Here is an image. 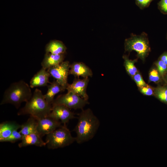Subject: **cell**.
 Wrapping results in <instances>:
<instances>
[{"label":"cell","mask_w":167,"mask_h":167,"mask_svg":"<svg viewBox=\"0 0 167 167\" xmlns=\"http://www.w3.org/2000/svg\"><path fill=\"white\" fill-rule=\"evenodd\" d=\"M78 122L74 129L78 144L88 142L96 135L100 125V121L91 109H82L79 114Z\"/></svg>","instance_id":"obj_1"},{"label":"cell","mask_w":167,"mask_h":167,"mask_svg":"<svg viewBox=\"0 0 167 167\" xmlns=\"http://www.w3.org/2000/svg\"><path fill=\"white\" fill-rule=\"evenodd\" d=\"M26 103L24 106L18 112V115L29 114L38 119L49 116L52 110V105L47 102L41 91L37 88Z\"/></svg>","instance_id":"obj_2"},{"label":"cell","mask_w":167,"mask_h":167,"mask_svg":"<svg viewBox=\"0 0 167 167\" xmlns=\"http://www.w3.org/2000/svg\"><path fill=\"white\" fill-rule=\"evenodd\" d=\"M31 88L23 80L12 83L5 91L0 105L10 104L18 109L23 102H26L32 97Z\"/></svg>","instance_id":"obj_3"},{"label":"cell","mask_w":167,"mask_h":167,"mask_svg":"<svg viewBox=\"0 0 167 167\" xmlns=\"http://www.w3.org/2000/svg\"><path fill=\"white\" fill-rule=\"evenodd\" d=\"M124 49L125 52L135 51L138 58L144 62L151 50L147 34L144 32L139 35L131 34L125 41Z\"/></svg>","instance_id":"obj_4"},{"label":"cell","mask_w":167,"mask_h":167,"mask_svg":"<svg viewBox=\"0 0 167 167\" xmlns=\"http://www.w3.org/2000/svg\"><path fill=\"white\" fill-rule=\"evenodd\" d=\"M75 141L66 125H63L46 135V145L49 149H54L68 146Z\"/></svg>","instance_id":"obj_5"},{"label":"cell","mask_w":167,"mask_h":167,"mask_svg":"<svg viewBox=\"0 0 167 167\" xmlns=\"http://www.w3.org/2000/svg\"><path fill=\"white\" fill-rule=\"evenodd\" d=\"M88 104V101L85 100L73 92H67L66 94L58 96L54 99L52 105H61L70 109L82 110L86 105Z\"/></svg>","instance_id":"obj_6"},{"label":"cell","mask_w":167,"mask_h":167,"mask_svg":"<svg viewBox=\"0 0 167 167\" xmlns=\"http://www.w3.org/2000/svg\"><path fill=\"white\" fill-rule=\"evenodd\" d=\"M70 64L69 61H63L60 64L47 70L50 76L65 90L68 84L67 78Z\"/></svg>","instance_id":"obj_7"},{"label":"cell","mask_w":167,"mask_h":167,"mask_svg":"<svg viewBox=\"0 0 167 167\" xmlns=\"http://www.w3.org/2000/svg\"><path fill=\"white\" fill-rule=\"evenodd\" d=\"M37 120V132L42 137L62 126L60 121L49 116Z\"/></svg>","instance_id":"obj_8"},{"label":"cell","mask_w":167,"mask_h":167,"mask_svg":"<svg viewBox=\"0 0 167 167\" xmlns=\"http://www.w3.org/2000/svg\"><path fill=\"white\" fill-rule=\"evenodd\" d=\"M52 106V110L49 116L60 121L63 125H66L70 120L75 118V113L66 106L61 105Z\"/></svg>","instance_id":"obj_9"},{"label":"cell","mask_w":167,"mask_h":167,"mask_svg":"<svg viewBox=\"0 0 167 167\" xmlns=\"http://www.w3.org/2000/svg\"><path fill=\"white\" fill-rule=\"evenodd\" d=\"M89 81L88 77L82 79L78 78H75L71 84H68L66 89L67 92H73L88 101L89 97L86 91Z\"/></svg>","instance_id":"obj_10"},{"label":"cell","mask_w":167,"mask_h":167,"mask_svg":"<svg viewBox=\"0 0 167 167\" xmlns=\"http://www.w3.org/2000/svg\"><path fill=\"white\" fill-rule=\"evenodd\" d=\"M50 75L47 70L42 67L32 78L30 82L31 88L48 86Z\"/></svg>","instance_id":"obj_11"},{"label":"cell","mask_w":167,"mask_h":167,"mask_svg":"<svg viewBox=\"0 0 167 167\" xmlns=\"http://www.w3.org/2000/svg\"><path fill=\"white\" fill-rule=\"evenodd\" d=\"M69 74L77 78L81 76L85 78L92 77L93 73L92 70L84 63L74 62L70 64Z\"/></svg>","instance_id":"obj_12"},{"label":"cell","mask_w":167,"mask_h":167,"mask_svg":"<svg viewBox=\"0 0 167 167\" xmlns=\"http://www.w3.org/2000/svg\"><path fill=\"white\" fill-rule=\"evenodd\" d=\"M18 145L19 148L31 145H35L39 147L46 146L45 142L42 140V137L37 133L24 135Z\"/></svg>","instance_id":"obj_13"},{"label":"cell","mask_w":167,"mask_h":167,"mask_svg":"<svg viewBox=\"0 0 167 167\" xmlns=\"http://www.w3.org/2000/svg\"><path fill=\"white\" fill-rule=\"evenodd\" d=\"M64 57V54H57L45 53L41 63L42 67L47 70L57 66L63 61Z\"/></svg>","instance_id":"obj_14"},{"label":"cell","mask_w":167,"mask_h":167,"mask_svg":"<svg viewBox=\"0 0 167 167\" xmlns=\"http://www.w3.org/2000/svg\"><path fill=\"white\" fill-rule=\"evenodd\" d=\"M48 89L44 97L47 102L52 105L55 96L58 93L64 91L65 90L55 79L49 85L47 86Z\"/></svg>","instance_id":"obj_15"},{"label":"cell","mask_w":167,"mask_h":167,"mask_svg":"<svg viewBox=\"0 0 167 167\" xmlns=\"http://www.w3.org/2000/svg\"><path fill=\"white\" fill-rule=\"evenodd\" d=\"M21 125L14 121H5L0 124V139L9 136L13 131L20 129Z\"/></svg>","instance_id":"obj_16"},{"label":"cell","mask_w":167,"mask_h":167,"mask_svg":"<svg viewBox=\"0 0 167 167\" xmlns=\"http://www.w3.org/2000/svg\"><path fill=\"white\" fill-rule=\"evenodd\" d=\"M66 47L61 41L53 40L50 41L46 45L45 53L54 54H63L66 52Z\"/></svg>","instance_id":"obj_17"},{"label":"cell","mask_w":167,"mask_h":167,"mask_svg":"<svg viewBox=\"0 0 167 167\" xmlns=\"http://www.w3.org/2000/svg\"><path fill=\"white\" fill-rule=\"evenodd\" d=\"M38 122L36 119L30 116L26 122L21 125L19 131L23 136L37 132Z\"/></svg>","instance_id":"obj_18"},{"label":"cell","mask_w":167,"mask_h":167,"mask_svg":"<svg viewBox=\"0 0 167 167\" xmlns=\"http://www.w3.org/2000/svg\"><path fill=\"white\" fill-rule=\"evenodd\" d=\"M124 60V66L127 73L132 78L139 71L135 65L137 61V59H130L126 55L123 56Z\"/></svg>","instance_id":"obj_19"},{"label":"cell","mask_w":167,"mask_h":167,"mask_svg":"<svg viewBox=\"0 0 167 167\" xmlns=\"http://www.w3.org/2000/svg\"><path fill=\"white\" fill-rule=\"evenodd\" d=\"M154 95L161 101L167 103V85L154 88Z\"/></svg>","instance_id":"obj_20"},{"label":"cell","mask_w":167,"mask_h":167,"mask_svg":"<svg viewBox=\"0 0 167 167\" xmlns=\"http://www.w3.org/2000/svg\"><path fill=\"white\" fill-rule=\"evenodd\" d=\"M148 76L149 82H153L158 84L163 81L162 77L156 66L150 69L149 72Z\"/></svg>","instance_id":"obj_21"},{"label":"cell","mask_w":167,"mask_h":167,"mask_svg":"<svg viewBox=\"0 0 167 167\" xmlns=\"http://www.w3.org/2000/svg\"><path fill=\"white\" fill-rule=\"evenodd\" d=\"M17 130H15L13 131L8 137L0 139V142L15 143L19 140H21L23 136L19 131H18Z\"/></svg>","instance_id":"obj_22"},{"label":"cell","mask_w":167,"mask_h":167,"mask_svg":"<svg viewBox=\"0 0 167 167\" xmlns=\"http://www.w3.org/2000/svg\"><path fill=\"white\" fill-rule=\"evenodd\" d=\"M154 64L164 81V77L167 72V65L159 59L155 62Z\"/></svg>","instance_id":"obj_23"},{"label":"cell","mask_w":167,"mask_h":167,"mask_svg":"<svg viewBox=\"0 0 167 167\" xmlns=\"http://www.w3.org/2000/svg\"><path fill=\"white\" fill-rule=\"evenodd\" d=\"M131 78L135 82L138 88L145 86L147 84L143 79L141 74L139 71Z\"/></svg>","instance_id":"obj_24"},{"label":"cell","mask_w":167,"mask_h":167,"mask_svg":"<svg viewBox=\"0 0 167 167\" xmlns=\"http://www.w3.org/2000/svg\"><path fill=\"white\" fill-rule=\"evenodd\" d=\"M139 89L141 93L147 96L154 95V88L148 84L139 88Z\"/></svg>","instance_id":"obj_25"},{"label":"cell","mask_w":167,"mask_h":167,"mask_svg":"<svg viewBox=\"0 0 167 167\" xmlns=\"http://www.w3.org/2000/svg\"><path fill=\"white\" fill-rule=\"evenodd\" d=\"M154 0H135V4L141 9L148 7L151 3Z\"/></svg>","instance_id":"obj_26"},{"label":"cell","mask_w":167,"mask_h":167,"mask_svg":"<svg viewBox=\"0 0 167 167\" xmlns=\"http://www.w3.org/2000/svg\"><path fill=\"white\" fill-rule=\"evenodd\" d=\"M158 7L163 14H167V0H160L158 3Z\"/></svg>","instance_id":"obj_27"},{"label":"cell","mask_w":167,"mask_h":167,"mask_svg":"<svg viewBox=\"0 0 167 167\" xmlns=\"http://www.w3.org/2000/svg\"><path fill=\"white\" fill-rule=\"evenodd\" d=\"M158 59L162 61L167 65V52H165L163 53L160 56Z\"/></svg>","instance_id":"obj_28"},{"label":"cell","mask_w":167,"mask_h":167,"mask_svg":"<svg viewBox=\"0 0 167 167\" xmlns=\"http://www.w3.org/2000/svg\"><path fill=\"white\" fill-rule=\"evenodd\" d=\"M164 81L165 82L166 84L167 85V72L164 77Z\"/></svg>","instance_id":"obj_29"}]
</instances>
